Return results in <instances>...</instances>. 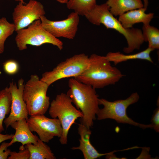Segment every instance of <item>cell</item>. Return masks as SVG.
Here are the masks:
<instances>
[{"mask_svg": "<svg viewBox=\"0 0 159 159\" xmlns=\"http://www.w3.org/2000/svg\"><path fill=\"white\" fill-rule=\"evenodd\" d=\"M85 16L93 24L99 26L102 24L107 29H115L123 35L127 44V47L123 49L125 53H131L135 49H139L145 42L142 30L133 27L124 28L110 12L109 8L106 3L100 5L96 4Z\"/></svg>", "mask_w": 159, "mask_h": 159, "instance_id": "6da1fadb", "label": "cell"}, {"mask_svg": "<svg viewBox=\"0 0 159 159\" xmlns=\"http://www.w3.org/2000/svg\"><path fill=\"white\" fill-rule=\"evenodd\" d=\"M124 76L119 69L112 65L105 56L93 54L89 57L86 69L74 78L96 89L114 85Z\"/></svg>", "mask_w": 159, "mask_h": 159, "instance_id": "7a4b0ae2", "label": "cell"}, {"mask_svg": "<svg viewBox=\"0 0 159 159\" xmlns=\"http://www.w3.org/2000/svg\"><path fill=\"white\" fill-rule=\"evenodd\" d=\"M68 85L69 89L67 95L83 115L80 119V124L90 129L100 109L99 98L95 89L74 78L69 80Z\"/></svg>", "mask_w": 159, "mask_h": 159, "instance_id": "3957f363", "label": "cell"}, {"mask_svg": "<svg viewBox=\"0 0 159 159\" xmlns=\"http://www.w3.org/2000/svg\"><path fill=\"white\" fill-rule=\"evenodd\" d=\"M49 86L36 74L31 75L24 85L23 96L30 116L44 115L50 105L47 95Z\"/></svg>", "mask_w": 159, "mask_h": 159, "instance_id": "277c9868", "label": "cell"}, {"mask_svg": "<svg viewBox=\"0 0 159 159\" xmlns=\"http://www.w3.org/2000/svg\"><path fill=\"white\" fill-rule=\"evenodd\" d=\"M139 99V96L137 92L132 93L126 99L113 101H110L104 98L99 99V105H102L103 107L99 110L97 114V119L101 120L110 119L117 123L129 124L143 129L152 128L151 124L146 125L136 122L129 117L127 114V107L137 102Z\"/></svg>", "mask_w": 159, "mask_h": 159, "instance_id": "5b68a950", "label": "cell"}, {"mask_svg": "<svg viewBox=\"0 0 159 159\" xmlns=\"http://www.w3.org/2000/svg\"><path fill=\"white\" fill-rule=\"evenodd\" d=\"M67 94L62 93L57 95L50 104L49 113L52 118L59 120L62 129V133L59 141L62 145L67 143L69 130L72 124L78 118H81V112L75 107Z\"/></svg>", "mask_w": 159, "mask_h": 159, "instance_id": "8992f818", "label": "cell"}, {"mask_svg": "<svg viewBox=\"0 0 159 159\" xmlns=\"http://www.w3.org/2000/svg\"><path fill=\"white\" fill-rule=\"evenodd\" d=\"M16 32L15 41L20 51L26 49L28 45L39 47L45 44H52L60 50L63 48L62 42L47 31L42 26L40 19Z\"/></svg>", "mask_w": 159, "mask_h": 159, "instance_id": "52a82bcc", "label": "cell"}, {"mask_svg": "<svg viewBox=\"0 0 159 159\" xmlns=\"http://www.w3.org/2000/svg\"><path fill=\"white\" fill-rule=\"evenodd\" d=\"M89 57L84 53L75 55L59 63L52 70L44 72L40 79L49 86L62 79L75 78L86 69Z\"/></svg>", "mask_w": 159, "mask_h": 159, "instance_id": "ba28073f", "label": "cell"}, {"mask_svg": "<svg viewBox=\"0 0 159 159\" xmlns=\"http://www.w3.org/2000/svg\"><path fill=\"white\" fill-rule=\"evenodd\" d=\"M43 4L36 0H30L27 3L18 2L14 8L12 18L15 32L27 27L35 21L44 16Z\"/></svg>", "mask_w": 159, "mask_h": 159, "instance_id": "9c48e42d", "label": "cell"}, {"mask_svg": "<svg viewBox=\"0 0 159 159\" xmlns=\"http://www.w3.org/2000/svg\"><path fill=\"white\" fill-rule=\"evenodd\" d=\"M26 120L31 131L36 132L44 143H48L55 137L60 138L62 135V129L58 118H49L43 115L31 116Z\"/></svg>", "mask_w": 159, "mask_h": 159, "instance_id": "30bf717a", "label": "cell"}, {"mask_svg": "<svg viewBox=\"0 0 159 159\" xmlns=\"http://www.w3.org/2000/svg\"><path fill=\"white\" fill-rule=\"evenodd\" d=\"M43 26L54 37L73 39L78 30L80 22L79 15L74 12H71L65 19L52 21L45 16L40 18Z\"/></svg>", "mask_w": 159, "mask_h": 159, "instance_id": "8fae6325", "label": "cell"}, {"mask_svg": "<svg viewBox=\"0 0 159 159\" xmlns=\"http://www.w3.org/2000/svg\"><path fill=\"white\" fill-rule=\"evenodd\" d=\"M24 82V79L21 78L18 81L17 85L13 82L9 83V87L11 96L10 111L9 116L4 121L6 128L18 120H27L28 118L26 104L23 96Z\"/></svg>", "mask_w": 159, "mask_h": 159, "instance_id": "7c38bea8", "label": "cell"}, {"mask_svg": "<svg viewBox=\"0 0 159 159\" xmlns=\"http://www.w3.org/2000/svg\"><path fill=\"white\" fill-rule=\"evenodd\" d=\"M15 131L11 141L9 143V146L16 142L20 143L22 145L19 150L25 148V146L29 143L36 144L39 138L36 135H34L30 130L26 119H21L13 123L10 126Z\"/></svg>", "mask_w": 159, "mask_h": 159, "instance_id": "4fadbf2b", "label": "cell"}, {"mask_svg": "<svg viewBox=\"0 0 159 159\" xmlns=\"http://www.w3.org/2000/svg\"><path fill=\"white\" fill-rule=\"evenodd\" d=\"M80 136L79 140L80 145L77 147H73V150H79L82 152L85 159H95L106 155L109 153H99L93 146L90 141L91 131L83 125L79 124L78 129Z\"/></svg>", "mask_w": 159, "mask_h": 159, "instance_id": "5bb4252c", "label": "cell"}, {"mask_svg": "<svg viewBox=\"0 0 159 159\" xmlns=\"http://www.w3.org/2000/svg\"><path fill=\"white\" fill-rule=\"evenodd\" d=\"M147 9L144 7L127 11L119 16L118 20L125 28H130L135 24L143 23L150 24L153 18L154 14H146Z\"/></svg>", "mask_w": 159, "mask_h": 159, "instance_id": "9a60e30c", "label": "cell"}, {"mask_svg": "<svg viewBox=\"0 0 159 159\" xmlns=\"http://www.w3.org/2000/svg\"><path fill=\"white\" fill-rule=\"evenodd\" d=\"M114 16H120L130 11L144 7L141 0H107L106 2Z\"/></svg>", "mask_w": 159, "mask_h": 159, "instance_id": "2e32d148", "label": "cell"}, {"mask_svg": "<svg viewBox=\"0 0 159 159\" xmlns=\"http://www.w3.org/2000/svg\"><path fill=\"white\" fill-rule=\"evenodd\" d=\"M153 51L148 47L145 50L138 53L133 54H125L119 52H109L105 56L110 62L115 65L122 62L132 59H142L153 63L150 57L151 52Z\"/></svg>", "mask_w": 159, "mask_h": 159, "instance_id": "e0dca14e", "label": "cell"}, {"mask_svg": "<svg viewBox=\"0 0 159 159\" xmlns=\"http://www.w3.org/2000/svg\"><path fill=\"white\" fill-rule=\"evenodd\" d=\"M29 152V159H55L50 148L39 138L37 143L27 144L25 145Z\"/></svg>", "mask_w": 159, "mask_h": 159, "instance_id": "ac0fdd59", "label": "cell"}, {"mask_svg": "<svg viewBox=\"0 0 159 159\" xmlns=\"http://www.w3.org/2000/svg\"><path fill=\"white\" fill-rule=\"evenodd\" d=\"M11 101V94L9 87L0 91V133L4 131V121L6 115L9 113Z\"/></svg>", "mask_w": 159, "mask_h": 159, "instance_id": "d6986e66", "label": "cell"}, {"mask_svg": "<svg viewBox=\"0 0 159 159\" xmlns=\"http://www.w3.org/2000/svg\"><path fill=\"white\" fill-rule=\"evenodd\" d=\"M97 0H68L67 8L79 16H84L96 5Z\"/></svg>", "mask_w": 159, "mask_h": 159, "instance_id": "ffe728a7", "label": "cell"}, {"mask_svg": "<svg viewBox=\"0 0 159 159\" xmlns=\"http://www.w3.org/2000/svg\"><path fill=\"white\" fill-rule=\"evenodd\" d=\"M142 33L145 42H148V47L153 50L159 48V30L148 24H143Z\"/></svg>", "mask_w": 159, "mask_h": 159, "instance_id": "44dd1931", "label": "cell"}, {"mask_svg": "<svg viewBox=\"0 0 159 159\" xmlns=\"http://www.w3.org/2000/svg\"><path fill=\"white\" fill-rule=\"evenodd\" d=\"M15 31L13 23L9 22L5 17L0 19V54L3 53L6 39Z\"/></svg>", "mask_w": 159, "mask_h": 159, "instance_id": "7402d4cb", "label": "cell"}, {"mask_svg": "<svg viewBox=\"0 0 159 159\" xmlns=\"http://www.w3.org/2000/svg\"><path fill=\"white\" fill-rule=\"evenodd\" d=\"M19 68L18 62L13 59L7 60L3 64L4 71L6 74L10 75H14L17 73Z\"/></svg>", "mask_w": 159, "mask_h": 159, "instance_id": "603a6c76", "label": "cell"}, {"mask_svg": "<svg viewBox=\"0 0 159 159\" xmlns=\"http://www.w3.org/2000/svg\"><path fill=\"white\" fill-rule=\"evenodd\" d=\"M30 154L28 149L25 147L19 152L11 151L8 159H29Z\"/></svg>", "mask_w": 159, "mask_h": 159, "instance_id": "cb8c5ba5", "label": "cell"}, {"mask_svg": "<svg viewBox=\"0 0 159 159\" xmlns=\"http://www.w3.org/2000/svg\"><path fill=\"white\" fill-rule=\"evenodd\" d=\"M151 124L156 132H159V107L156 108L153 112L151 119Z\"/></svg>", "mask_w": 159, "mask_h": 159, "instance_id": "d4e9b609", "label": "cell"}, {"mask_svg": "<svg viewBox=\"0 0 159 159\" xmlns=\"http://www.w3.org/2000/svg\"><path fill=\"white\" fill-rule=\"evenodd\" d=\"M9 147V143L3 142L0 145V159H7L11 152L10 149L8 148Z\"/></svg>", "mask_w": 159, "mask_h": 159, "instance_id": "484cf974", "label": "cell"}, {"mask_svg": "<svg viewBox=\"0 0 159 159\" xmlns=\"http://www.w3.org/2000/svg\"><path fill=\"white\" fill-rule=\"evenodd\" d=\"M13 135V134H3L0 133V143L5 140H11Z\"/></svg>", "mask_w": 159, "mask_h": 159, "instance_id": "4316f807", "label": "cell"}, {"mask_svg": "<svg viewBox=\"0 0 159 159\" xmlns=\"http://www.w3.org/2000/svg\"><path fill=\"white\" fill-rule=\"evenodd\" d=\"M143 1H144V7L145 8H147L149 4L148 0H143Z\"/></svg>", "mask_w": 159, "mask_h": 159, "instance_id": "83f0119b", "label": "cell"}, {"mask_svg": "<svg viewBox=\"0 0 159 159\" xmlns=\"http://www.w3.org/2000/svg\"><path fill=\"white\" fill-rule=\"evenodd\" d=\"M57 2L61 4H66L68 0H55Z\"/></svg>", "mask_w": 159, "mask_h": 159, "instance_id": "f1b7e54d", "label": "cell"}, {"mask_svg": "<svg viewBox=\"0 0 159 159\" xmlns=\"http://www.w3.org/2000/svg\"><path fill=\"white\" fill-rule=\"evenodd\" d=\"M14 1L18 2H21L23 3H25L24 2V0H13Z\"/></svg>", "mask_w": 159, "mask_h": 159, "instance_id": "f546056e", "label": "cell"}]
</instances>
